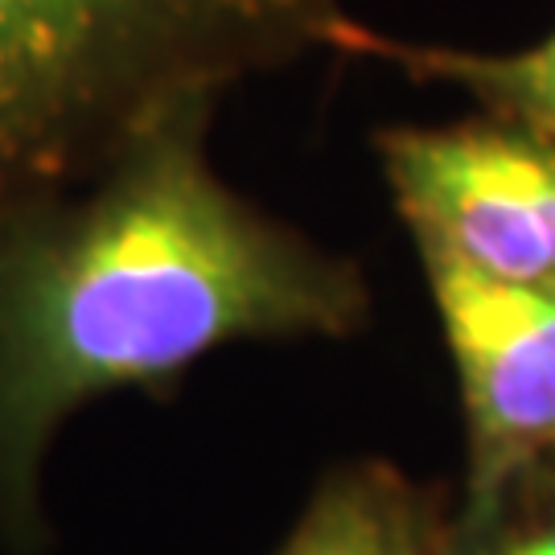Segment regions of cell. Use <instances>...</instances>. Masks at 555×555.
<instances>
[{
    "label": "cell",
    "instance_id": "1",
    "mask_svg": "<svg viewBox=\"0 0 555 555\" xmlns=\"http://www.w3.org/2000/svg\"><path fill=\"white\" fill-rule=\"evenodd\" d=\"M215 112L181 103L95 178L0 210V539L17 555L50 539L41 465L91 399H173L222 346L350 337L371 318L350 259L215 173Z\"/></svg>",
    "mask_w": 555,
    "mask_h": 555
},
{
    "label": "cell",
    "instance_id": "2",
    "mask_svg": "<svg viewBox=\"0 0 555 555\" xmlns=\"http://www.w3.org/2000/svg\"><path fill=\"white\" fill-rule=\"evenodd\" d=\"M341 0H0V210L75 190L190 100L337 50Z\"/></svg>",
    "mask_w": 555,
    "mask_h": 555
},
{
    "label": "cell",
    "instance_id": "3",
    "mask_svg": "<svg viewBox=\"0 0 555 555\" xmlns=\"http://www.w3.org/2000/svg\"><path fill=\"white\" fill-rule=\"evenodd\" d=\"M375 153L416 247L555 288V140L481 112L444 128H383Z\"/></svg>",
    "mask_w": 555,
    "mask_h": 555
},
{
    "label": "cell",
    "instance_id": "4",
    "mask_svg": "<svg viewBox=\"0 0 555 555\" xmlns=\"http://www.w3.org/2000/svg\"><path fill=\"white\" fill-rule=\"evenodd\" d=\"M416 251L461 387L469 506L555 456V288L494 280L440 247Z\"/></svg>",
    "mask_w": 555,
    "mask_h": 555
},
{
    "label": "cell",
    "instance_id": "5",
    "mask_svg": "<svg viewBox=\"0 0 555 555\" xmlns=\"http://www.w3.org/2000/svg\"><path fill=\"white\" fill-rule=\"evenodd\" d=\"M444 498L391 461H350L318 481L276 555H440Z\"/></svg>",
    "mask_w": 555,
    "mask_h": 555
},
{
    "label": "cell",
    "instance_id": "6",
    "mask_svg": "<svg viewBox=\"0 0 555 555\" xmlns=\"http://www.w3.org/2000/svg\"><path fill=\"white\" fill-rule=\"evenodd\" d=\"M337 50L396 62L420 82L456 87L481 112L527 124L555 140V29L522 50L481 54V50H456V46H412V41L371 34L358 21H350L337 38Z\"/></svg>",
    "mask_w": 555,
    "mask_h": 555
},
{
    "label": "cell",
    "instance_id": "7",
    "mask_svg": "<svg viewBox=\"0 0 555 555\" xmlns=\"http://www.w3.org/2000/svg\"><path fill=\"white\" fill-rule=\"evenodd\" d=\"M440 555H555L552 456L486 502H461L444 515Z\"/></svg>",
    "mask_w": 555,
    "mask_h": 555
},
{
    "label": "cell",
    "instance_id": "8",
    "mask_svg": "<svg viewBox=\"0 0 555 555\" xmlns=\"http://www.w3.org/2000/svg\"><path fill=\"white\" fill-rule=\"evenodd\" d=\"M552 465H555V456H552Z\"/></svg>",
    "mask_w": 555,
    "mask_h": 555
}]
</instances>
